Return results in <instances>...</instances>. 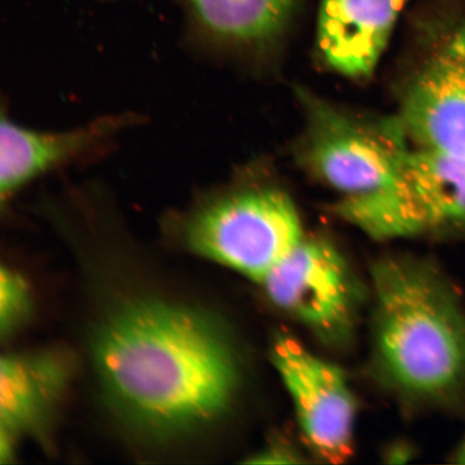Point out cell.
<instances>
[{
  "label": "cell",
  "mask_w": 465,
  "mask_h": 465,
  "mask_svg": "<svg viewBox=\"0 0 465 465\" xmlns=\"http://www.w3.org/2000/svg\"><path fill=\"white\" fill-rule=\"evenodd\" d=\"M95 360L114 402L154 433L213 420L237 386L234 358L216 328L167 302H132L115 312L97 336Z\"/></svg>",
  "instance_id": "obj_1"
},
{
  "label": "cell",
  "mask_w": 465,
  "mask_h": 465,
  "mask_svg": "<svg viewBox=\"0 0 465 465\" xmlns=\"http://www.w3.org/2000/svg\"><path fill=\"white\" fill-rule=\"evenodd\" d=\"M378 370L406 404L449 410L465 399V307L426 259H382L373 269Z\"/></svg>",
  "instance_id": "obj_2"
},
{
  "label": "cell",
  "mask_w": 465,
  "mask_h": 465,
  "mask_svg": "<svg viewBox=\"0 0 465 465\" xmlns=\"http://www.w3.org/2000/svg\"><path fill=\"white\" fill-rule=\"evenodd\" d=\"M311 132L306 161L344 193L333 213L377 241L421 236V225L401 173L405 134L399 121L368 125L308 94Z\"/></svg>",
  "instance_id": "obj_3"
},
{
  "label": "cell",
  "mask_w": 465,
  "mask_h": 465,
  "mask_svg": "<svg viewBox=\"0 0 465 465\" xmlns=\"http://www.w3.org/2000/svg\"><path fill=\"white\" fill-rule=\"evenodd\" d=\"M184 236L195 252L258 282L304 238L293 203L270 189L200 209L185 223Z\"/></svg>",
  "instance_id": "obj_4"
},
{
  "label": "cell",
  "mask_w": 465,
  "mask_h": 465,
  "mask_svg": "<svg viewBox=\"0 0 465 465\" xmlns=\"http://www.w3.org/2000/svg\"><path fill=\"white\" fill-rule=\"evenodd\" d=\"M272 362L305 438L327 460L351 455L356 402L344 373L290 337L277 340Z\"/></svg>",
  "instance_id": "obj_5"
},
{
  "label": "cell",
  "mask_w": 465,
  "mask_h": 465,
  "mask_svg": "<svg viewBox=\"0 0 465 465\" xmlns=\"http://www.w3.org/2000/svg\"><path fill=\"white\" fill-rule=\"evenodd\" d=\"M260 283L278 307L319 333L335 335L347 328L351 278L330 242L303 238Z\"/></svg>",
  "instance_id": "obj_6"
},
{
  "label": "cell",
  "mask_w": 465,
  "mask_h": 465,
  "mask_svg": "<svg viewBox=\"0 0 465 465\" xmlns=\"http://www.w3.org/2000/svg\"><path fill=\"white\" fill-rule=\"evenodd\" d=\"M398 121L420 147L465 155V25L412 80Z\"/></svg>",
  "instance_id": "obj_7"
},
{
  "label": "cell",
  "mask_w": 465,
  "mask_h": 465,
  "mask_svg": "<svg viewBox=\"0 0 465 465\" xmlns=\"http://www.w3.org/2000/svg\"><path fill=\"white\" fill-rule=\"evenodd\" d=\"M404 0H322L318 46L331 68L348 77L373 73Z\"/></svg>",
  "instance_id": "obj_8"
},
{
  "label": "cell",
  "mask_w": 465,
  "mask_h": 465,
  "mask_svg": "<svg viewBox=\"0 0 465 465\" xmlns=\"http://www.w3.org/2000/svg\"><path fill=\"white\" fill-rule=\"evenodd\" d=\"M112 135L106 119L78 130L42 133L14 124L0 109V208L34 178L89 153Z\"/></svg>",
  "instance_id": "obj_9"
},
{
  "label": "cell",
  "mask_w": 465,
  "mask_h": 465,
  "mask_svg": "<svg viewBox=\"0 0 465 465\" xmlns=\"http://www.w3.org/2000/svg\"><path fill=\"white\" fill-rule=\"evenodd\" d=\"M71 366L60 352L0 354V429L36 432L68 385Z\"/></svg>",
  "instance_id": "obj_10"
},
{
  "label": "cell",
  "mask_w": 465,
  "mask_h": 465,
  "mask_svg": "<svg viewBox=\"0 0 465 465\" xmlns=\"http://www.w3.org/2000/svg\"><path fill=\"white\" fill-rule=\"evenodd\" d=\"M399 161L422 235L464 229L465 155L403 143Z\"/></svg>",
  "instance_id": "obj_11"
},
{
  "label": "cell",
  "mask_w": 465,
  "mask_h": 465,
  "mask_svg": "<svg viewBox=\"0 0 465 465\" xmlns=\"http://www.w3.org/2000/svg\"><path fill=\"white\" fill-rule=\"evenodd\" d=\"M209 32L237 42H260L275 35L298 0H185Z\"/></svg>",
  "instance_id": "obj_12"
},
{
  "label": "cell",
  "mask_w": 465,
  "mask_h": 465,
  "mask_svg": "<svg viewBox=\"0 0 465 465\" xmlns=\"http://www.w3.org/2000/svg\"><path fill=\"white\" fill-rule=\"evenodd\" d=\"M31 308L27 284L0 265V335L8 333L25 320Z\"/></svg>",
  "instance_id": "obj_13"
},
{
  "label": "cell",
  "mask_w": 465,
  "mask_h": 465,
  "mask_svg": "<svg viewBox=\"0 0 465 465\" xmlns=\"http://www.w3.org/2000/svg\"><path fill=\"white\" fill-rule=\"evenodd\" d=\"M292 453L281 449H272L260 453L259 456L255 457V460L252 462L255 463H291L294 462Z\"/></svg>",
  "instance_id": "obj_14"
},
{
  "label": "cell",
  "mask_w": 465,
  "mask_h": 465,
  "mask_svg": "<svg viewBox=\"0 0 465 465\" xmlns=\"http://www.w3.org/2000/svg\"><path fill=\"white\" fill-rule=\"evenodd\" d=\"M13 455V435L0 429V463H4Z\"/></svg>",
  "instance_id": "obj_15"
},
{
  "label": "cell",
  "mask_w": 465,
  "mask_h": 465,
  "mask_svg": "<svg viewBox=\"0 0 465 465\" xmlns=\"http://www.w3.org/2000/svg\"><path fill=\"white\" fill-rule=\"evenodd\" d=\"M457 462L465 463V435L461 443L458 445V450L455 452Z\"/></svg>",
  "instance_id": "obj_16"
}]
</instances>
